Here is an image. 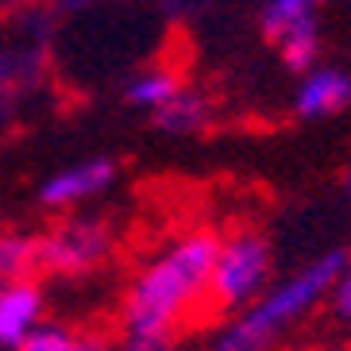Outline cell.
Returning a JSON list of instances; mask_svg holds the SVG:
<instances>
[{"instance_id":"obj_1","label":"cell","mask_w":351,"mask_h":351,"mask_svg":"<svg viewBox=\"0 0 351 351\" xmlns=\"http://www.w3.org/2000/svg\"><path fill=\"white\" fill-rule=\"evenodd\" d=\"M217 243V228L193 224L170 236L158 251H151L120 293V313H116L120 332H155L182 340L186 332L217 320L208 305Z\"/></svg>"},{"instance_id":"obj_2","label":"cell","mask_w":351,"mask_h":351,"mask_svg":"<svg viewBox=\"0 0 351 351\" xmlns=\"http://www.w3.org/2000/svg\"><path fill=\"white\" fill-rule=\"evenodd\" d=\"M343 251H324L289 278L274 282L267 298H258L251 309L220 320V328L208 336L205 351H282L293 328H301L317 309L328 305V293L340 278Z\"/></svg>"},{"instance_id":"obj_3","label":"cell","mask_w":351,"mask_h":351,"mask_svg":"<svg viewBox=\"0 0 351 351\" xmlns=\"http://www.w3.org/2000/svg\"><path fill=\"white\" fill-rule=\"evenodd\" d=\"M274 286V247L270 239L251 224H236L220 232L213 282H208V305L213 317H236L251 309L258 298H267Z\"/></svg>"},{"instance_id":"obj_4","label":"cell","mask_w":351,"mask_h":351,"mask_svg":"<svg viewBox=\"0 0 351 351\" xmlns=\"http://www.w3.org/2000/svg\"><path fill=\"white\" fill-rule=\"evenodd\" d=\"M116 251V232L101 217H66L39 232L43 274L54 278H85L101 270Z\"/></svg>"},{"instance_id":"obj_5","label":"cell","mask_w":351,"mask_h":351,"mask_svg":"<svg viewBox=\"0 0 351 351\" xmlns=\"http://www.w3.org/2000/svg\"><path fill=\"white\" fill-rule=\"evenodd\" d=\"M258 32L278 51L282 66L305 77L320 58V12L309 0H270L258 8Z\"/></svg>"},{"instance_id":"obj_6","label":"cell","mask_w":351,"mask_h":351,"mask_svg":"<svg viewBox=\"0 0 351 351\" xmlns=\"http://www.w3.org/2000/svg\"><path fill=\"white\" fill-rule=\"evenodd\" d=\"M116 182V162L104 155L77 158V162L54 170L51 178H43L39 186V205L51 213H73L77 205H89L104 189H112Z\"/></svg>"},{"instance_id":"obj_7","label":"cell","mask_w":351,"mask_h":351,"mask_svg":"<svg viewBox=\"0 0 351 351\" xmlns=\"http://www.w3.org/2000/svg\"><path fill=\"white\" fill-rule=\"evenodd\" d=\"M47 320V293L35 278L0 282V351H23Z\"/></svg>"},{"instance_id":"obj_8","label":"cell","mask_w":351,"mask_h":351,"mask_svg":"<svg viewBox=\"0 0 351 351\" xmlns=\"http://www.w3.org/2000/svg\"><path fill=\"white\" fill-rule=\"evenodd\" d=\"M351 104V73L336 70V66H317L305 77H298L293 89V112L301 120H324L336 116Z\"/></svg>"},{"instance_id":"obj_9","label":"cell","mask_w":351,"mask_h":351,"mask_svg":"<svg viewBox=\"0 0 351 351\" xmlns=\"http://www.w3.org/2000/svg\"><path fill=\"white\" fill-rule=\"evenodd\" d=\"M186 93V77H182V70H174V66H147V70L132 73L124 85V101L135 104V108H143V112H162L170 101H178V97Z\"/></svg>"},{"instance_id":"obj_10","label":"cell","mask_w":351,"mask_h":351,"mask_svg":"<svg viewBox=\"0 0 351 351\" xmlns=\"http://www.w3.org/2000/svg\"><path fill=\"white\" fill-rule=\"evenodd\" d=\"M23 351H116V336L97 324H70V320H47Z\"/></svg>"},{"instance_id":"obj_11","label":"cell","mask_w":351,"mask_h":351,"mask_svg":"<svg viewBox=\"0 0 351 351\" xmlns=\"http://www.w3.org/2000/svg\"><path fill=\"white\" fill-rule=\"evenodd\" d=\"M39 232H0V282H39Z\"/></svg>"},{"instance_id":"obj_12","label":"cell","mask_w":351,"mask_h":351,"mask_svg":"<svg viewBox=\"0 0 351 351\" xmlns=\"http://www.w3.org/2000/svg\"><path fill=\"white\" fill-rule=\"evenodd\" d=\"M208 120H213L208 97H201L197 89H189V85L178 101H170L162 112L155 116V124L162 128V132H174V135H193V132H201V128H208Z\"/></svg>"},{"instance_id":"obj_13","label":"cell","mask_w":351,"mask_h":351,"mask_svg":"<svg viewBox=\"0 0 351 351\" xmlns=\"http://www.w3.org/2000/svg\"><path fill=\"white\" fill-rule=\"evenodd\" d=\"M27 66H32V54H20V51H4L0 54V101L4 97H16L27 82Z\"/></svg>"},{"instance_id":"obj_14","label":"cell","mask_w":351,"mask_h":351,"mask_svg":"<svg viewBox=\"0 0 351 351\" xmlns=\"http://www.w3.org/2000/svg\"><path fill=\"white\" fill-rule=\"evenodd\" d=\"M324 309L332 313V320H336V324H343V328H351V251H343L340 278H336V286H332V293H328V305H324Z\"/></svg>"},{"instance_id":"obj_15","label":"cell","mask_w":351,"mask_h":351,"mask_svg":"<svg viewBox=\"0 0 351 351\" xmlns=\"http://www.w3.org/2000/svg\"><path fill=\"white\" fill-rule=\"evenodd\" d=\"M182 340L178 336H155V332H120L116 336V351H178Z\"/></svg>"},{"instance_id":"obj_16","label":"cell","mask_w":351,"mask_h":351,"mask_svg":"<svg viewBox=\"0 0 351 351\" xmlns=\"http://www.w3.org/2000/svg\"><path fill=\"white\" fill-rule=\"evenodd\" d=\"M343 193H348V201H351V170H348V178H343Z\"/></svg>"}]
</instances>
